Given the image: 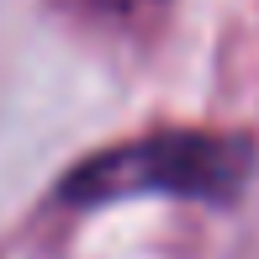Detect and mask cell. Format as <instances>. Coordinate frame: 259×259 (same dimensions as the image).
Instances as JSON below:
<instances>
[{
	"instance_id": "2",
	"label": "cell",
	"mask_w": 259,
	"mask_h": 259,
	"mask_svg": "<svg viewBox=\"0 0 259 259\" xmlns=\"http://www.w3.org/2000/svg\"><path fill=\"white\" fill-rule=\"evenodd\" d=\"M101 6H111V11H143V6H159V0H101Z\"/></svg>"
},
{
	"instance_id": "1",
	"label": "cell",
	"mask_w": 259,
	"mask_h": 259,
	"mask_svg": "<svg viewBox=\"0 0 259 259\" xmlns=\"http://www.w3.org/2000/svg\"><path fill=\"white\" fill-rule=\"evenodd\" d=\"M254 175V143L243 133H201V127H164L127 138L116 148L79 159L58 180L69 206H111L133 196H180V201L228 206Z\"/></svg>"
}]
</instances>
